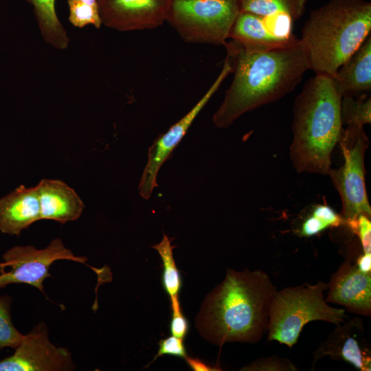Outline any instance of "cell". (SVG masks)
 I'll list each match as a JSON object with an SVG mask.
<instances>
[{"label": "cell", "instance_id": "6da1fadb", "mask_svg": "<svg viewBox=\"0 0 371 371\" xmlns=\"http://www.w3.org/2000/svg\"><path fill=\"white\" fill-rule=\"evenodd\" d=\"M224 45L234 78L213 115L214 124L219 128H227L244 113L293 91L311 69L300 39L268 49L247 47L232 40Z\"/></svg>", "mask_w": 371, "mask_h": 371}, {"label": "cell", "instance_id": "7a4b0ae2", "mask_svg": "<svg viewBox=\"0 0 371 371\" xmlns=\"http://www.w3.org/2000/svg\"><path fill=\"white\" fill-rule=\"evenodd\" d=\"M277 290L263 271L227 269L225 279L204 300L196 326L206 340L256 343L267 332Z\"/></svg>", "mask_w": 371, "mask_h": 371}, {"label": "cell", "instance_id": "3957f363", "mask_svg": "<svg viewBox=\"0 0 371 371\" xmlns=\"http://www.w3.org/2000/svg\"><path fill=\"white\" fill-rule=\"evenodd\" d=\"M341 98L333 78L324 74L311 78L296 97L290 158L297 172L328 175L344 131Z\"/></svg>", "mask_w": 371, "mask_h": 371}, {"label": "cell", "instance_id": "277c9868", "mask_svg": "<svg viewBox=\"0 0 371 371\" xmlns=\"http://www.w3.org/2000/svg\"><path fill=\"white\" fill-rule=\"evenodd\" d=\"M371 31V3L330 0L313 10L302 29L310 67L316 74L333 77Z\"/></svg>", "mask_w": 371, "mask_h": 371}, {"label": "cell", "instance_id": "5b68a950", "mask_svg": "<svg viewBox=\"0 0 371 371\" xmlns=\"http://www.w3.org/2000/svg\"><path fill=\"white\" fill-rule=\"evenodd\" d=\"M328 284H304L276 291L270 308L267 339L291 348L304 326L311 321L339 325L345 322V310L329 306L324 292Z\"/></svg>", "mask_w": 371, "mask_h": 371}, {"label": "cell", "instance_id": "8992f818", "mask_svg": "<svg viewBox=\"0 0 371 371\" xmlns=\"http://www.w3.org/2000/svg\"><path fill=\"white\" fill-rule=\"evenodd\" d=\"M240 0H171L166 21L188 43L224 45Z\"/></svg>", "mask_w": 371, "mask_h": 371}, {"label": "cell", "instance_id": "52a82bcc", "mask_svg": "<svg viewBox=\"0 0 371 371\" xmlns=\"http://www.w3.org/2000/svg\"><path fill=\"white\" fill-rule=\"evenodd\" d=\"M340 144L344 164L330 169L331 181L341 200L340 214L345 221L355 220L360 214L370 218L371 208L365 183L364 155L369 144L363 126L348 125L341 134Z\"/></svg>", "mask_w": 371, "mask_h": 371}, {"label": "cell", "instance_id": "ba28073f", "mask_svg": "<svg viewBox=\"0 0 371 371\" xmlns=\"http://www.w3.org/2000/svg\"><path fill=\"white\" fill-rule=\"evenodd\" d=\"M0 263V288L10 284L24 283L43 293V281L51 277L50 266L58 260H69L81 263L85 257L74 256L60 238L53 240L45 248L38 249L32 245L15 246L3 256Z\"/></svg>", "mask_w": 371, "mask_h": 371}, {"label": "cell", "instance_id": "9c48e42d", "mask_svg": "<svg viewBox=\"0 0 371 371\" xmlns=\"http://www.w3.org/2000/svg\"><path fill=\"white\" fill-rule=\"evenodd\" d=\"M75 368L70 352L50 342L43 322L23 336L12 355L0 361V371H65Z\"/></svg>", "mask_w": 371, "mask_h": 371}, {"label": "cell", "instance_id": "30bf717a", "mask_svg": "<svg viewBox=\"0 0 371 371\" xmlns=\"http://www.w3.org/2000/svg\"><path fill=\"white\" fill-rule=\"evenodd\" d=\"M232 72L230 62L225 59L218 76L196 105L166 133L159 135L149 147L148 160L144 169L138 190L140 196L148 199L155 187L158 186L157 177L163 164L181 141L199 112L208 102L222 82Z\"/></svg>", "mask_w": 371, "mask_h": 371}, {"label": "cell", "instance_id": "8fae6325", "mask_svg": "<svg viewBox=\"0 0 371 371\" xmlns=\"http://www.w3.org/2000/svg\"><path fill=\"white\" fill-rule=\"evenodd\" d=\"M102 24L118 31L154 29L166 21L171 0H98Z\"/></svg>", "mask_w": 371, "mask_h": 371}, {"label": "cell", "instance_id": "7c38bea8", "mask_svg": "<svg viewBox=\"0 0 371 371\" xmlns=\"http://www.w3.org/2000/svg\"><path fill=\"white\" fill-rule=\"evenodd\" d=\"M326 301L358 315H371V273L360 271L346 260L330 278Z\"/></svg>", "mask_w": 371, "mask_h": 371}, {"label": "cell", "instance_id": "4fadbf2b", "mask_svg": "<svg viewBox=\"0 0 371 371\" xmlns=\"http://www.w3.org/2000/svg\"><path fill=\"white\" fill-rule=\"evenodd\" d=\"M326 356L347 361L361 371L371 370L370 351L360 318L355 317L343 325H337L315 350L314 363Z\"/></svg>", "mask_w": 371, "mask_h": 371}, {"label": "cell", "instance_id": "5bb4252c", "mask_svg": "<svg viewBox=\"0 0 371 371\" xmlns=\"http://www.w3.org/2000/svg\"><path fill=\"white\" fill-rule=\"evenodd\" d=\"M36 187L40 205L41 220L60 223L77 220L85 205L78 194L60 180L42 179Z\"/></svg>", "mask_w": 371, "mask_h": 371}, {"label": "cell", "instance_id": "9a60e30c", "mask_svg": "<svg viewBox=\"0 0 371 371\" xmlns=\"http://www.w3.org/2000/svg\"><path fill=\"white\" fill-rule=\"evenodd\" d=\"M41 220L36 187L21 185L0 199V232L19 236L22 230Z\"/></svg>", "mask_w": 371, "mask_h": 371}, {"label": "cell", "instance_id": "2e32d148", "mask_svg": "<svg viewBox=\"0 0 371 371\" xmlns=\"http://www.w3.org/2000/svg\"><path fill=\"white\" fill-rule=\"evenodd\" d=\"M341 97L371 91V36L344 62L332 77Z\"/></svg>", "mask_w": 371, "mask_h": 371}, {"label": "cell", "instance_id": "e0dca14e", "mask_svg": "<svg viewBox=\"0 0 371 371\" xmlns=\"http://www.w3.org/2000/svg\"><path fill=\"white\" fill-rule=\"evenodd\" d=\"M229 38L247 47L268 49L293 43L275 36L261 16L240 11L229 32Z\"/></svg>", "mask_w": 371, "mask_h": 371}, {"label": "cell", "instance_id": "ac0fdd59", "mask_svg": "<svg viewBox=\"0 0 371 371\" xmlns=\"http://www.w3.org/2000/svg\"><path fill=\"white\" fill-rule=\"evenodd\" d=\"M34 6V13L45 41L54 47L64 49L69 38L55 11V0H27Z\"/></svg>", "mask_w": 371, "mask_h": 371}, {"label": "cell", "instance_id": "d6986e66", "mask_svg": "<svg viewBox=\"0 0 371 371\" xmlns=\"http://www.w3.org/2000/svg\"><path fill=\"white\" fill-rule=\"evenodd\" d=\"M306 4V0H240V11L261 16L285 14L293 21L304 14Z\"/></svg>", "mask_w": 371, "mask_h": 371}, {"label": "cell", "instance_id": "ffe728a7", "mask_svg": "<svg viewBox=\"0 0 371 371\" xmlns=\"http://www.w3.org/2000/svg\"><path fill=\"white\" fill-rule=\"evenodd\" d=\"M173 239L164 234L161 242L152 246L158 252L162 260L164 267L162 284L170 299L179 297L182 285L181 274L173 258L172 250L175 247L171 245Z\"/></svg>", "mask_w": 371, "mask_h": 371}, {"label": "cell", "instance_id": "44dd1931", "mask_svg": "<svg viewBox=\"0 0 371 371\" xmlns=\"http://www.w3.org/2000/svg\"><path fill=\"white\" fill-rule=\"evenodd\" d=\"M341 225H345V221L341 214L327 205L319 204L314 206L311 212L303 220L297 234L300 236L310 237L328 227Z\"/></svg>", "mask_w": 371, "mask_h": 371}, {"label": "cell", "instance_id": "7402d4cb", "mask_svg": "<svg viewBox=\"0 0 371 371\" xmlns=\"http://www.w3.org/2000/svg\"><path fill=\"white\" fill-rule=\"evenodd\" d=\"M342 124L364 126L371 122V98L368 93L341 98Z\"/></svg>", "mask_w": 371, "mask_h": 371}, {"label": "cell", "instance_id": "603a6c76", "mask_svg": "<svg viewBox=\"0 0 371 371\" xmlns=\"http://www.w3.org/2000/svg\"><path fill=\"white\" fill-rule=\"evenodd\" d=\"M11 302L10 296H0V350L6 347L16 348L24 336L12 324Z\"/></svg>", "mask_w": 371, "mask_h": 371}, {"label": "cell", "instance_id": "cb8c5ba5", "mask_svg": "<svg viewBox=\"0 0 371 371\" xmlns=\"http://www.w3.org/2000/svg\"><path fill=\"white\" fill-rule=\"evenodd\" d=\"M69 7V21L73 25L82 27L92 24L96 28L102 25L98 8L88 5L82 0H68Z\"/></svg>", "mask_w": 371, "mask_h": 371}, {"label": "cell", "instance_id": "d4e9b609", "mask_svg": "<svg viewBox=\"0 0 371 371\" xmlns=\"http://www.w3.org/2000/svg\"><path fill=\"white\" fill-rule=\"evenodd\" d=\"M241 370L248 371H294L297 370V368L289 359L273 356L258 359Z\"/></svg>", "mask_w": 371, "mask_h": 371}, {"label": "cell", "instance_id": "484cf974", "mask_svg": "<svg viewBox=\"0 0 371 371\" xmlns=\"http://www.w3.org/2000/svg\"><path fill=\"white\" fill-rule=\"evenodd\" d=\"M346 225L359 237L363 254H371L370 218L365 214H360L355 220L348 222Z\"/></svg>", "mask_w": 371, "mask_h": 371}, {"label": "cell", "instance_id": "4316f807", "mask_svg": "<svg viewBox=\"0 0 371 371\" xmlns=\"http://www.w3.org/2000/svg\"><path fill=\"white\" fill-rule=\"evenodd\" d=\"M170 300L172 310L170 333L172 335L184 339L188 332V322L181 311L179 297Z\"/></svg>", "mask_w": 371, "mask_h": 371}, {"label": "cell", "instance_id": "83f0119b", "mask_svg": "<svg viewBox=\"0 0 371 371\" xmlns=\"http://www.w3.org/2000/svg\"><path fill=\"white\" fill-rule=\"evenodd\" d=\"M165 355L175 356L185 359L187 357L183 339L174 335L161 339L159 341V349L154 360Z\"/></svg>", "mask_w": 371, "mask_h": 371}, {"label": "cell", "instance_id": "f1b7e54d", "mask_svg": "<svg viewBox=\"0 0 371 371\" xmlns=\"http://www.w3.org/2000/svg\"><path fill=\"white\" fill-rule=\"evenodd\" d=\"M188 365L194 371H216L221 370L217 367H214L198 358L186 357L185 358Z\"/></svg>", "mask_w": 371, "mask_h": 371}, {"label": "cell", "instance_id": "f546056e", "mask_svg": "<svg viewBox=\"0 0 371 371\" xmlns=\"http://www.w3.org/2000/svg\"><path fill=\"white\" fill-rule=\"evenodd\" d=\"M355 264L360 271L371 273V254H363L359 256Z\"/></svg>", "mask_w": 371, "mask_h": 371}, {"label": "cell", "instance_id": "4dcf8cb0", "mask_svg": "<svg viewBox=\"0 0 371 371\" xmlns=\"http://www.w3.org/2000/svg\"><path fill=\"white\" fill-rule=\"evenodd\" d=\"M84 3L98 8V0H82Z\"/></svg>", "mask_w": 371, "mask_h": 371}]
</instances>
